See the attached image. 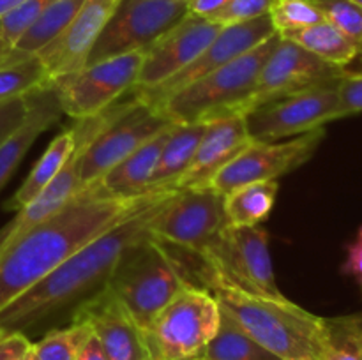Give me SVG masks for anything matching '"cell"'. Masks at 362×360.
Masks as SVG:
<instances>
[{"label":"cell","instance_id":"1","mask_svg":"<svg viewBox=\"0 0 362 360\" xmlns=\"http://www.w3.org/2000/svg\"><path fill=\"white\" fill-rule=\"evenodd\" d=\"M177 191L156 193L62 265L0 311V330L23 332L66 306L80 302L106 284L133 247L152 236V224Z\"/></svg>","mask_w":362,"mask_h":360},{"label":"cell","instance_id":"2","mask_svg":"<svg viewBox=\"0 0 362 360\" xmlns=\"http://www.w3.org/2000/svg\"><path fill=\"white\" fill-rule=\"evenodd\" d=\"M152 194L110 198L94 186L78 191L59 212L23 233L0 254V311L52 274L85 244L129 215Z\"/></svg>","mask_w":362,"mask_h":360},{"label":"cell","instance_id":"3","mask_svg":"<svg viewBox=\"0 0 362 360\" xmlns=\"http://www.w3.org/2000/svg\"><path fill=\"white\" fill-rule=\"evenodd\" d=\"M191 282L209 289L219 309L278 360H325V318L288 299H269L237 288L200 254L173 247Z\"/></svg>","mask_w":362,"mask_h":360},{"label":"cell","instance_id":"4","mask_svg":"<svg viewBox=\"0 0 362 360\" xmlns=\"http://www.w3.org/2000/svg\"><path fill=\"white\" fill-rule=\"evenodd\" d=\"M191 279L175 251L158 239L144 240L120 260L106 281L141 330Z\"/></svg>","mask_w":362,"mask_h":360},{"label":"cell","instance_id":"5","mask_svg":"<svg viewBox=\"0 0 362 360\" xmlns=\"http://www.w3.org/2000/svg\"><path fill=\"white\" fill-rule=\"evenodd\" d=\"M278 41V34L271 35L257 48L180 88L156 109L172 122H207L228 113L243 115V108L257 85L260 69Z\"/></svg>","mask_w":362,"mask_h":360},{"label":"cell","instance_id":"6","mask_svg":"<svg viewBox=\"0 0 362 360\" xmlns=\"http://www.w3.org/2000/svg\"><path fill=\"white\" fill-rule=\"evenodd\" d=\"M221 309L202 286H184L144 330L151 360H197L218 332Z\"/></svg>","mask_w":362,"mask_h":360},{"label":"cell","instance_id":"7","mask_svg":"<svg viewBox=\"0 0 362 360\" xmlns=\"http://www.w3.org/2000/svg\"><path fill=\"white\" fill-rule=\"evenodd\" d=\"M145 52L83 66L52 81L62 113L74 120L90 119L112 108L138 81Z\"/></svg>","mask_w":362,"mask_h":360},{"label":"cell","instance_id":"8","mask_svg":"<svg viewBox=\"0 0 362 360\" xmlns=\"http://www.w3.org/2000/svg\"><path fill=\"white\" fill-rule=\"evenodd\" d=\"M187 14V0H120L88 52L85 66L147 52Z\"/></svg>","mask_w":362,"mask_h":360},{"label":"cell","instance_id":"9","mask_svg":"<svg viewBox=\"0 0 362 360\" xmlns=\"http://www.w3.org/2000/svg\"><path fill=\"white\" fill-rule=\"evenodd\" d=\"M200 256L237 288L269 299H286L276 282L269 235L262 226L228 224Z\"/></svg>","mask_w":362,"mask_h":360},{"label":"cell","instance_id":"10","mask_svg":"<svg viewBox=\"0 0 362 360\" xmlns=\"http://www.w3.org/2000/svg\"><path fill=\"white\" fill-rule=\"evenodd\" d=\"M338 81L317 85L293 95L274 99L244 115L253 141H279L320 129L332 120L343 119Z\"/></svg>","mask_w":362,"mask_h":360},{"label":"cell","instance_id":"11","mask_svg":"<svg viewBox=\"0 0 362 360\" xmlns=\"http://www.w3.org/2000/svg\"><path fill=\"white\" fill-rule=\"evenodd\" d=\"M228 224L225 196L205 186L177 191L151 232L159 242L200 254Z\"/></svg>","mask_w":362,"mask_h":360},{"label":"cell","instance_id":"12","mask_svg":"<svg viewBox=\"0 0 362 360\" xmlns=\"http://www.w3.org/2000/svg\"><path fill=\"white\" fill-rule=\"evenodd\" d=\"M345 69L318 59L303 46L279 37L258 74L257 85L243 108V115L274 99L293 95L327 81L339 80Z\"/></svg>","mask_w":362,"mask_h":360},{"label":"cell","instance_id":"13","mask_svg":"<svg viewBox=\"0 0 362 360\" xmlns=\"http://www.w3.org/2000/svg\"><path fill=\"white\" fill-rule=\"evenodd\" d=\"M325 136V129H315L281 141H253L240 155L221 169L211 182L219 194H228L240 186L262 180H278L310 161Z\"/></svg>","mask_w":362,"mask_h":360},{"label":"cell","instance_id":"14","mask_svg":"<svg viewBox=\"0 0 362 360\" xmlns=\"http://www.w3.org/2000/svg\"><path fill=\"white\" fill-rule=\"evenodd\" d=\"M274 25H272L271 16L255 18V20L243 21V23L226 25L219 30L214 41L202 52V55L194 60L193 64L180 71L177 76L165 83L152 88H144V90H131L133 97L151 108H158L165 99L179 92L180 88L194 83L200 78L207 76L212 71L226 66L228 62L235 60L237 56L244 55L250 49L257 48L264 41H267L271 35H274Z\"/></svg>","mask_w":362,"mask_h":360},{"label":"cell","instance_id":"15","mask_svg":"<svg viewBox=\"0 0 362 360\" xmlns=\"http://www.w3.org/2000/svg\"><path fill=\"white\" fill-rule=\"evenodd\" d=\"M221 28L209 18L187 14L145 52L133 90L158 87L172 80L202 55Z\"/></svg>","mask_w":362,"mask_h":360},{"label":"cell","instance_id":"16","mask_svg":"<svg viewBox=\"0 0 362 360\" xmlns=\"http://www.w3.org/2000/svg\"><path fill=\"white\" fill-rule=\"evenodd\" d=\"M73 321H83L110 360H151L144 330L108 284L76 304Z\"/></svg>","mask_w":362,"mask_h":360},{"label":"cell","instance_id":"17","mask_svg":"<svg viewBox=\"0 0 362 360\" xmlns=\"http://www.w3.org/2000/svg\"><path fill=\"white\" fill-rule=\"evenodd\" d=\"M120 0H85L69 27L37 53L49 83L85 66L88 52L106 27Z\"/></svg>","mask_w":362,"mask_h":360},{"label":"cell","instance_id":"18","mask_svg":"<svg viewBox=\"0 0 362 360\" xmlns=\"http://www.w3.org/2000/svg\"><path fill=\"white\" fill-rule=\"evenodd\" d=\"M251 143L253 140L247 133L244 115L240 113H228L207 120V127L198 143L193 161L182 179L177 182V191L211 186L216 175Z\"/></svg>","mask_w":362,"mask_h":360},{"label":"cell","instance_id":"19","mask_svg":"<svg viewBox=\"0 0 362 360\" xmlns=\"http://www.w3.org/2000/svg\"><path fill=\"white\" fill-rule=\"evenodd\" d=\"M28 102H30V108H28L25 122L6 143L0 145V191L9 182L34 141L62 115L59 99L52 85L28 94Z\"/></svg>","mask_w":362,"mask_h":360},{"label":"cell","instance_id":"20","mask_svg":"<svg viewBox=\"0 0 362 360\" xmlns=\"http://www.w3.org/2000/svg\"><path fill=\"white\" fill-rule=\"evenodd\" d=\"M173 124H170L166 129H163L136 150L131 152L127 157H124L119 164L113 166L98 182L90 184V186H94L99 193L110 198H140L148 194V182H151L163 145H165Z\"/></svg>","mask_w":362,"mask_h":360},{"label":"cell","instance_id":"21","mask_svg":"<svg viewBox=\"0 0 362 360\" xmlns=\"http://www.w3.org/2000/svg\"><path fill=\"white\" fill-rule=\"evenodd\" d=\"M207 122H175L170 129L158 164L148 182L147 193L177 191V182L182 179L194 157L198 143L205 133Z\"/></svg>","mask_w":362,"mask_h":360},{"label":"cell","instance_id":"22","mask_svg":"<svg viewBox=\"0 0 362 360\" xmlns=\"http://www.w3.org/2000/svg\"><path fill=\"white\" fill-rule=\"evenodd\" d=\"M74 148H76V129L73 126L53 138V141L42 152L32 172L28 173L25 182L18 187L14 196L6 203L7 210L18 212L25 205L30 203L32 200H35L49 186V182L59 176L64 166L69 162Z\"/></svg>","mask_w":362,"mask_h":360},{"label":"cell","instance_id":"23","mask_svg":"<svg viewBox=\"0 0 362 360\" xmlns=\"http://www.w3.org/2000/svg\"><path fill=\"white\" fill-rule=\"evenodd\" d=\"M278 35L303 46L318 59L343 67V69L350 66L361 52V46L356 41H352L349 35H345L325 20L320 23L310 25V27L283 32Z\"/></svg>","mask_w":362,"mask_h":360},{"label":"cell","instance_id":"24","mask_svg":"<svg viewBox=\"0 0 362 360\" xmlns=\"http://www.w3.org/2000/svg\"><path fill=\"white\" fill-rule=\"evenodd\" d=\"M83 2L85 0H57L55 4H52L11 46V55L14 59L37 55L45 46H48L69 27Z\"/></svg>","mask_w":362,"mask_h":360},{"label":"cell","instance_id":"25","mask_svg":"<svg viewBox=\"0 0 362 360\" xmlns=\"http://www.w3.org/2000/svg\"><path fill=\"white\" fill-rule=\"evenodd\" d=\"M278 189V180H262L240 186L225 194V210L230 224L260 226L274 207Z\"/></svg>","mask_w":362,"mask_h":360},{"label":"cell","instance_id":"26","mask_svg":"<svg viewBox=\"0 0 362 360\" xmlns=\"http://www.w3.org/2000/svg\"><path fill=\"white\" fill-rule=\"evenodd\" d=\"M197 360H278L251 339L232 318L221 313L218 332Z\"/></svg>","mask_w":362,"mask_h":360},{"label":"cell","instance_id":"27","mask_svg":"<svg viewBox=\"0 0 362 360\" xmlns=\"http://www.w3.org/2000/svg\"><path fill=\"white\" fill-rule=\"evenodd\" d=\"M48 85V73L35 55L14 59L9 52L6 62L0 64V104L25 97Z\"/></svg>","mask_w":362,"mask_h":360},{"label":"cell","instance_id":"28","mask_svg":"<svg viewBox=\"0 0 362 360\" xmlns=\"http://www.w3.org/2000/svg\"><path fill=\"white\" fill-rule=\"evenodd\" d=\"M90 335L87 323L73 321L69 327L49 330L41 341L32 342V352L37 360H74Z\"/></svg>","mask_w":362,"mask_h":360},{"label":"cell","instance_id":"29","mask_svg":"<svg viewBox=\"0 0 362 360\" xmlns=\"http://www.w3.org/2000/svg\"><path fill=\"white\" fill-rule=\"evenodd\" d=\"M359 321L361 316L325 320L327 325L325 360H362Z\"/></svg>","mask_w":362,"mask_h":360},{"label":"cell","instance_id":"30","mask_svg":"<svg viewBox=\"0 0 362 360\" xmlns=\"http://www.w3.org/2000/svg\"><path fill=\"white\" fill-rule=\"evenodd\" d=\"M276 34L297 30L324 21V14L313 0H274L269 9Z\"/></svg>","mask_w":362,"mask_h":360},{"label":"cell","instance_id":"31","mask_svg":"<svg viewBox=\"0 0 362 360\" xmlns=\"http://www.w3.org/2000/svg\"><path fill=\"white\" fill-rule=\"evenodd\" d=\"M324 20L349 35L362 48V7L354 0H313Z\"/></svg>","mask_w":362,"mask_h":360},{"label":"cell","instance_id":"32","mask_svg":"<svg viewBox=\"0 0 362 360\" xmlns=\"http://www.w3.org/2000/svg\"><path fill=\"white\" fill-rule=\"evenodd\" d=\"M57 0H27L14 11L0 18V39L13 46L23 32Z\"/></svg>","mask_w":362,"mask_h":360},{"label":"cell","instance_id":"33","mask_svg":"<svg viewBox=\"0 0 362 360\" xmlns=\"http://www.w3.org/2000/svg\"><path fill=\"white\" fill-rule=\"evenodd\" d=\"M272 2L274 0H230L225 7L209 16V20L216 21L221 27L243 23V21H250L269 14Z\"/></svg>","mask_w":362,"mask_h":360},{"label":"cell","instance_id":"34","mask_svg":"<svg viewBox=\"0 0 362 360\" xmlns=\"http://www.w3.org/2000/svg\"><path fill=\"white\" fill-rule=\"evenodd\" d=\"M28 108H30L28 95L0 104V145L6 143L20 129L21 124L27 119Z\"/></svg>","mask_w":362,"mask_h":360},{"label":"cell","instance_id":"35","mask_svg":"<svg viewBox=\"0 0 362 360\" xmlns=\"http://www.w3.org/2000/svg\"><path fill=\"white\" fill-rule=\"evenodd\" d=\"M338 94L345 115L362 113V73H345L338 81Z\"/></svg>","mask_w":362,"mask_h":360},{"label":"cell","instance_id":"36","mask_svg":"<svg viewBox=\"0 0 362 360\" xmlns=\"http://www.w3.org/2000/svg\"><path fill=\"white\" fill-rule=\"evenodd\" d=\"M32 342L23 332L0 330V360H13L30 352Z\"/></svg>","mask_w":362,"mask_h":360},{"label":"cell","instance_id":"37","mask_svg":"<svg viewBox=\"0 0 362 360\" xmlns=\"http://www.w3.org/2000/svg\"><path fill=\"white\" fill-rule=\"evenodd\" d=\"M343 270H345L346 274L354 275L362 286V242L361 240H357V242H354L352 246L349 247V256H346L345 265H343Z\"/></svg>","mask_w":362,"mask_h":360},{"label":"cell","instance_id":"38","mask_svg":"<svg viewBox=\"0 0 362 360\" xmlns=\"http://www.w3.org/2000/svg\"><path fill=\"white\" fill-rule=\"evenodd\" d=\"M228 2L230 0H187V11H189V14L209 18Z\"/></svg>","mask_w":362,"mask_h":360},{"label":"cell","instance_id":"39","mask_svg":"<svg viewBox=\"0 0 362 360\" xmlns=\"http://www.w3.org/2000/svg\"><path fill=\"white\" fill-rule=\"evenodd\" d=\"M74 360H110L108 355L103 349L101 342L98 341L94 334L87 339V342L83 344V348L80 349V353L76 355Z\"/></svg>","mask_w":362,"mask_h":360},{"label":"cell","instance_id":"40","mask_svg":"<svg viewBox=\"0 0 362 360\" xmlns=\"http://www.w3.org/2000/svg\"><path fill=\"white\" fill-rule=\"evenodd\" d=\"M27 0H0V18L6 16L7 13L14 11L16 7H20L21 4H25Z\"/></svg>","mask_w":362,"mask_h":360},{"label":"cell","instance_id":"41","mask_svg":"<svg viewBox=\"0 0 362 360\" xmlns=\"http://www.w3.org/2000/svg\"><path fill=\"white\" fill-rule=\"evenodd\" d=\"M345 73H362V52L354 59V62L350 66L345 67Z\"/></svg>","mask_w":362,"mask_h":360},{"label":"cell","instance_id":"42","mask_svg":"<svg viewBox=\"0 0 362 360\" xmlns=\"http://www.w3.org/2000/svg\"><path fill=\"white\" fill-rule=\"evenodd\" d=\"M9 52H11V46L7 44L6 41H2V39H0V64L6 62L7 56H9Z\"/></svg>","mask_w":362,"mask_h":360},{"label":"cell","instance_id":"43","mask_svg":"<svg viewBox=\"0 0 362 360\" xmlns=\"http://www.w3.org/2000/svg\"><path fill=\"white\" fill-rule=\"evenodd\" d=\"M27 360H37V356L34 355V352H32V348H30V352H28V356H27Z\"/></svg>","mask_w":362,"mask_h":360},{"label":"cell","instance_id":"44","mask_svg":"<svg viewBox=\"0 0 362 360\" xmlns=\"http://www.w3.org/2000/svg\"><path fill=\"white\" fill-rule=\"evenodd\" d=\"M359 339H361V344H362V316H361V321H359Z\"/></svg>","mask_w":362,"mask_h":360},{"label":"cell","instance_id":"45","mask_svg":"<svg viewBox=\"0 0 362 360\" xmlns=\"http://www.w3.org/2000/svg\"><path fill=\"white\" fill-rule=\"evenodd\" d=\"M27 356H28V353H25V355L16 356V359H13V360H27Z\"/></svg>","mask_w":362,"mask_h":360},{"label":"cell","instance_id":"46","mask_svg":"<svg viewBox=\"0 0 362 360\" xmlns=\"http://www.w3.org/2000/svg\"><path fill=\"white\" fill-rule=\"evenodd\" d=\"M359 240H361V242H362V228L359 229Z\"/></svg>","mask_w":362,"mask_h":360},{"label":"cell","instance_id":"47","mask_svg":"<svg viewBox=\"0 0 362 360\" xmlns=\"http://www.w3.org/2000/svg\"><path fill=\"white\" fill-rule=\"evenodd\" d=\"M354 2H356V4H359V6L362 7V0H354Z\"/></svg>","mask_w":362,"mask_h":360},{"label":"cell","instance_id":"48","mask_svg":"<svg viewBox=\"0 0 362 360\" xmlns=\"http://www.w3.org/2000/svg\"><path fill=\"white\" fill-rule=\"evenodd\" d=\"M361 52H362V48H361Z\"/></svg>","mask_w":362,"mask_h":360},{"label":"cell","instance_id":"49","mask_svg":"<svg viewBox=\"0 0 362 360\" xmlns=\"http://www.w3.org/2000/svg\"><path fill=\"white\" fill-rule=\"evenodd\" d=\"M361 288H362V286H361Z\"/></svg>","mask_w":362,"mask_h":360}]
</instances>
